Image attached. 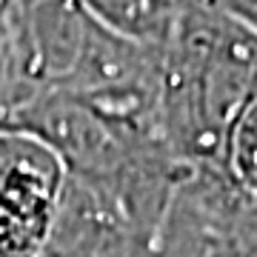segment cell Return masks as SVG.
Returning a JSON list of instances; mask_svg holds the SVG:
<instances>
[{
	"mask_svg": "<svg viewBox=\"0 0 257 257\" xmlns=\"http://www.w3.org/2000/svg\"><path fill=\"white\" fill-rule=\"evenodd\" d=\"M66 169L37 138L0 128V257H35L63 194Z\"/></svg>",
	"mask_w": 257,
	"mask_h": 257,
	"instance_id": "2",
	"label": "cell"
},
{
	"mask_svg": "<svg viewBox=\"0 0 257 257\" xmlns=\"http://www.w3.org/2000/svg\"><path fill=\"white\" fill-rule=\"evenodd\" d=\"M226 175L246 200L257 203V106L240 120L226 155Z\"/></svg>",
	"mask_w": 257,
	"mask_h": 257,
	"instance_id": "6",
	"label": "cell"
},
{
	"mask_svg": "<svg viewBox=\"0 0 257 257\" xmlns=\"http://www.w3.org/2000/svg\"><path fill=\"white\" fill-rule=\"evenodd\" d=\"M35 94L29 92L23 72H20L18 49L12 40V26H9V12H6V0H0V128L3 123L15 114L26 100Z\"/></svg>",
	"mask_w": 257,
	"mask_h": 257,
	"instance_id": "7",
	"label": "cell"
},
{
	"mask_svg": "<svg viewBox=\"0 0 257 257\" xmlns=\"http://www.w3.org/2000/svg\"><path fill=\"white\" fill-rule=\"evenodd\" d=\"M160 55V128L175 160L223 172L240 120L257 106V29L206 3H186Z\"/></svg>",
	"mask_w": 257,
	"mask_h": 257,
	"instance_id": "1",
	"label": "cell"
},
{
	"mask_svg": "<svg viewBox=\"0 0 257 257\" xmlns=\"http://www.w3.org/2000/svg\"><path fill=\"white\" fill-rule=\"evenodd\" d=\"M226 183L220 172H189L177 186L172 209L157 234L149 257H206L209 254V220L214 197Z\"/></svg>",
	"mask_w": 257,
	"mask_h": 257,
	"instance_id": "4",
	"label": "cell"
},
{
	"mask_svg": "<svg viewBox=\"0 0 257 257\" xmlns=\"http://www.w3.org/2000/svg\"><path fill=\"white\" fill-rule=\"evenodd\" d=\"M155 240L103 194L66 177L52 229L35 257H149Z\"/></svg>",
	"mask_w": 257,
	"mask_h": 257,
	"instance_id": "3",
	"label": "cell"
},
{
	"mask_svg": "<svg viewBox=\"0 0 257 257\" xmlns=\"http://www.w3.org/2000/svg\"><path fill=\"white\" fill-rule=\"evenodd\" d=\"M74 3L111 32L132 37L143 46L160 49L180 9L197 0H74Z\"/></svg>",
	"mask_w": 257,
	"mask_h": 257,
	"instance_id": "5",
	"label": "cell"
}]
</instances>
